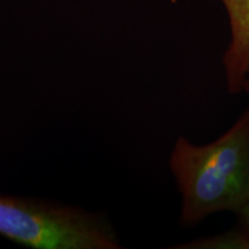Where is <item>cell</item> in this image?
I'll use <instances>...</instances> for the list:
<instances>
[{
    "label": "cell",
    "instance_id": "cell-6",
    "mask_svg": "<svg viewBox=\"0 0 249 249\" xmlns=\"http://www.w3.org/2000/svg\"><path fill=\"white\" fill-rule=\"evenodd\" d=\"M244 90H245V91L247 92L248 95H249V77H248V80L246 81V83H245V87H244Z\"/></svg>",
    "mask_w": 249,
    "mask_h": 249
},
{
    "label": "cell",
    "instance_id": "cell-2",
    "mask_svg": "<svg viewBox=\"0 0 249 249\" xmlns=\"http://www.w3.org/2000/svg\"><path fill=\"white\" fill-rule=\"evenodd\" d=\"M0 235L34 249H118L104 214L36 198L0 195Z\"/></svg>",
    "mask_w": 249,
    "mask_h": 249
},
{
    "label": "cell",
    "instance_id": "cell-1",
    "mask_svg": "<svg viewBox=\"0 0 249 249\" xmlns=\"http://www.w3.org/2000/svg\"><path fill=\"white\" fill-rule=\"evenodd\" d=\"M170 167L181 194L185 225L223 211L240 213L249 203V105L209 144L196 145L180 136Z\"/></svg>",
    "mask_w": 249,
    "mask_h": 249
},
{
    "label": "cell",
    "instance_id": "cell-5",
    "mask_svg": "<svg viewBox=\"0 0 249 249\" xmlns=\"http://www.w3.org/2000/svg\"><path fill=\"white\" fill-rule=\"evenodd\" d=\"M239 214V226L246 232L249 236V203L242 209Z\"/></svg>",
    "mask_w": 249,
    "mask_h": 249
},
{
    "label": "cell",
    "instance_id": "cell-3",
    "mask_svg": "<svg viewBox=\"0 0 249 249\" xmlns=\"http://www.w3.org/2000/svg\"><path fill=\"white\" fill-rule=\"evenodd\" d=\"M216 1L225 8L230 27V42L223 55L227 90L238 93L249 77V0Z\"/></svg>",
    "mask_w": 249,
    "mask_h": 249
},
{
    "label": "cell",
    "instance_id": "cell-4",
    "mask_svg": "<svg viewBox=\"0 0 249 249\" xmlns=\"http://www.w3.org/2000/svg\"><path fill=\"white\" fill-rule=\"evenodd\" d=\"M174 248L185 249H249V236L240 226L234 227L231 231L209 238L198 239Z\"/></svg>",
    "mask_w": 249,
    "mask_h": 249
}]
</instances>
